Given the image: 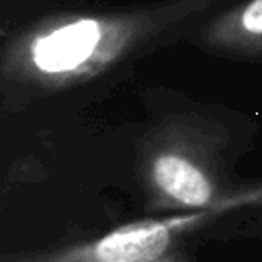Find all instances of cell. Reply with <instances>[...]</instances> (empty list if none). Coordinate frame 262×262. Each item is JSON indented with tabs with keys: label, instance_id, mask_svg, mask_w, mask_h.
<instances>
[{
	"label": "cell",
	"instance_id": "obj_4",
	"mask_svg": "<svg viewBox=\"0 0 262 262\" xmlns=\"http://www.w3.org/2000/svg\"><path fill=\"white\" fill-rule=\"evenodd\" d=\"M242 27L248 33L262 35V0L250 2L242 12Z\"/></svg>",
	"mask_w": 262,
	"mask_h": 262
},
{
	"label": "cell",
	"instance_id": "obj_2",
	"mask_svg": "<svg viewBox=\"0 0 262 262\" xmlns=\"http://www.w3.org/2000/svg\"><path fill=\"white\" fill-rule=\"evenodd\" d=\"M170 229L164 223H147L127 227L102 237L94 256L100 262H149L168 248Z\"/></svg>",
	"mask_w": 262,
	"mask_h": 262
},
{
	"label": "cell",
	"instance_id": "obj_3",
	"mask_svg": "<svg viewBox=\"0 0 262 262\" xmlns=\"http://www.w3.org/2000/svg\"><path fill=\"white\" fill-rule=\"evenodd\" d=\"M154 178L166 194L184 205L203 207L211 201L213 190L209 180L196 166L180 156H160L154 164Z\"/></svg>",
	"mask_w": 262,
	"mask_h": 262
},
{
	"label": "cell",
	"instance_id": "obj_1",
	"mask_svg": "<svg viewBox=\"0 0 262 262\" xmlns=\"http://www.w3.org/2000/svg\"><path fill=\"white\" fill-rule=\"evenodd\" d=\"M100 41V25L84 18L43 35L33 45V61L43 72H66L84 63Z\"/></svg>",
	"mask_w": 262,
	"mask_h": 262
}]
</instances>
